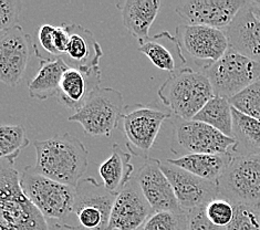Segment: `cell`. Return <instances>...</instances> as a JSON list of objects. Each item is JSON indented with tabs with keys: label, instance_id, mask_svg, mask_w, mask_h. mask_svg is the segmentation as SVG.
<instances>
[{
	"label": "cell",
	"instance_id": "obj_1",
	"mask_svg": "<svg viewBox=\"0 0 260 230\" xmlns=\"http://www.w3.org/2000/svg\"><path fill=\"white\" fill-rule=\"evenodd\" d=\"M37 163L32 170L59 183L76 187L88 169L89 151L69 133L34 143Z\"/></svg>",
	"mask_w": 260,
	"mask_h": 230
},
{
	"label": "cell",
	"instance_id": "obj_2",
	"mask_svg": "<svg viewBox=\"0 0 260 230\" xmlns=\"http://www.w3.org/2000/svg\"><path fill=\"white\" fill-rule=\"evenodd\" d=\"M0 230H51L50 221L24 195L20 173L4 159L0 169Z\"/></svg>",
	"mask_w": 260,
	"mask_h": 230
},
{
	"label": "cell",
	"instance_id": "obj_3",
	"mask_svg": "<svg viewBox=\"0 0 260 230\" xmlns=\"http://www.w3.org/2000/svg\"><path fill=\"white\" fill-rule=\"evenodd\" d=\"M160 102L176 119L193 120L205 104L215 96L213 86L206 74L190 67H184L159 86Z\"/></svg>",
	"mask_w": 260,
	"mask_h": 230
},
{
	"label": "cell",
	"instance_id": "obj_4",
	"mask_svg": "<svg viewBox=\"0 0 260 230\" xmlns=\"http://www.w3.org/2000/svg\"><path fill=\"white\" fill-rule=\"evenodd\" d=\"M21 188L29 201L49 221H62L74 211L76 187L48 178L24 167L20 174Z\"/></svg>",
	"mask_w": 260,
	"mask_h": 230
},
{
	"label": "cell",
	"instance_id": "obj_5",
	"mask_svg": "<svg viewBox=\"0 0 260 230\" xmlns=\"http://www.w3.org/2000/svg\"><path fill=\"white\" fill-rule=\"evenodd\" d=\"M124 103L120 91L99 88L90 93L82 107L68 120L79 123L86 135L109 138L122 119Z\"/></svg>",
	"mask_w": 260,
	"mask_h": 230
},
{
	"label": "cell",
	"instance_id": "obj_6",
	"mask_svg": "<svg viewBox=\"0 0 260 230\" xmlns=\"http://www.w3.org/2000/svg\"><path fill=\"white\" fill-rule=\"evenodd\" d=\"M215 96L231 100L260 80V63L229 48L220 60L205 71Z\"/></svg>",
	"mask_w": 260,
	"mask_h": 230
},
{
	"label": "cell",
	"instance_id": "obj_7",
	"mask_svg": "<svg viewBox=\"0 0 260 230\" xmlns=\"http://www.w3.org/2000/svg\"><path fill=\"white\" fill-rule=\"evenodd\" d=\"M219 197L233 204H260V155L233 153L232 161L218 179Z\"/></svg>",
	"mask_w": 260,
	"mask_h": 230
},
{
	"label": "cell",
	"instance_id": "obj_8",
	"mask_svg": "<svg viewBox=\"0 0 260 230\" xmlns=\"http://www.w3.org/2000/svg\"><path fill=\"white\" fill-rule=\"evenodd\" d=\"M175 37L186 61L190 59L202 71L220 60L229 49L225 30L212 27L179 24Z\"/></svg>",
	"mask_w": 260,
	"mask_h": 230
},
{
	"label": "cell",
	"instance_id": "obj_9",
	"mask_svg": "<svg viewBox=\"0 0 260 230\" xmlns=\"http://www.w3.org/2000/svg\"><path fill=\"white\" fill-rule=\"evenodd\" d=\"M117 194L108 190L93 177L82 178L76 186L73 214L88 230H108Z\"/></svg>",
	"mask_w": 260,
	"mask_h": 230
},
{
	"label": "cell",
	"instance_id": "obj_10",
	"mask_svg": "<svg viewBox=\"0 0 260 230\" xmlns=\"http://www.w3.org/2000/svg\"><path fill=\"white\" fill-rule=\"evenodd\" d=\"M174 133L176 144L186 154H227L237 143L208 124L194 120L176 119Z\"/></svg>",
	"mask_w": 260,
	"mask_h": 230
},
{
	"label": "cell",
	"instance_id": "obj_11",
	"mask_svg": "<svg viewBox=\"0 0 260 230\" xmlns=\"http://www.w3.org/2000/svg\"><path fill=\"white\" fill-rule=\"evenodd\" d=\"M170 116V113L150 105H127L122 114L127 147L132 146L141 153L151 151L164 121Z\"/></svg>",
	"mask_w": 260,
	"mask_h": 230
},
{
	"label": "cell",
	"instance_id": "obj_12",
	"mask_svg": "<svg viewBox=\"0 0 260 230\" xmlns=\"http://www.w3.org/2000/svg\"><path fill=\"white\" fill-rule=\"evenodd\" d=\"M32 39L17 26L0 35V80L6 85L15 86L23 79L31 52Z\"/></svg>",
	"mask_w": 260,
	"mask_h": 230
},
{
	"label": "cell",
	"instance_id": "obj_13",
	"mask_svg": "<svg viewBox=\"0 0 260 230\" xmlns=\"http://www.w3.org/2000/svg\"><path fill=\"white\" fill-rule=\"evenodd\" d=\"M247 3L243 0H188L178 4L175 11L185 24L225 30Z\"/></svg>",
	"mask_w": 260,
	"mask_h": 230
},
{
	"label": "cell",
	"instance_id": "obj_14",
	"mask_svg": "<svg viewBox=\"0 0 260 230\" xmlns=\"http://www.w3.org/2000/svg\"><path fill=\"white\" fill-rule=\"evenodd\" d=\"M162 170L171 182L177 201L183 210L187 211L206 206L219 197L217 183L198 177L170 163H162Z\"/></svg>",
	"mask_w": 260,
	"mask_h": 230
},
{
	"label": "cell",
	"instance_id": "obj_15",
	"mask_svg": "<svg viewBox=\"0 0 260 230\" xmlns=\"http://www.w3.org/2000/svg\"><path fill=\"white\" fill-rule=\"evenodd\" d=\"M154 214L136 178L117 194L108 230H140Z\"/></svg>",
	"mask_w": 260,
	"mask_h": 230
},
{
	"label": "cell",
	"instance_id": "obj_16",
	"mask_svg": "<svg viewBox=\"0 0 260 230\" xmlns=\"http://www.w3.org/2000/svg\"><path fill=\"white\" fill-rule=\"evenodd\" d=\"M135 178L154 213L185 211L179 205L173 186L162 170V161L159 159L147 157Z\"/></svg>",
	"mask_w": 260,
	"mask_h": 230
},
{
	"label": "cell",
	"instance_id": "obj_17",
	"mask_svg": "<svg viewBox=\"0 0 260 230\" xmlns=\"http://www.w3.org/2000/svg\"><path fill=\"white\" fill-rule=\"evenodd\" d=\"M229 48L260 63V20L249 2L225 29Z\"/></svg>",
	"mask_w": 260,
	"mask_h": 230
},
{
	"label": "cell",
	"instance_id": "obj_18",
	"mask_svg": "<svg viewBox=\"0 0 260 230\" xmlns=\"http://www.w3.org/2000/svg\"><path fill=\"white\" fill-rule=\"evenodd\" d=\"M63 24L70 35V40L67 52L61 59L68 67L84 72H90L100 68L99 63L103 51L91 31L74 22H66Z\"/></svg>",
	"mask_w": 260,
	"mask_h": 230
},
{
	"label": "cell",
	"instance_id": "obj_19",
	"mask_svg": "<svg viewBox=\"0 0 260 230\" xmlns=\"http://www.w3.org/2000/svg\"><path fill=\"white\" fill-rule=\"evenodd\" d=\"M100 68L90 72L68 68L60 82L59 102L64 108L78 111L82 107L91 92L100 88Z\"/></svg>",
	"mask_w": 260,
	"mask_h": 230
},
{
	"label": "cell",
	"instance_id": "obj_20",
	"mask_svg": "<svg viewBox=\"0 0 260 230\" xmlns=\"http://www.w3.org/2000/svg\"><path fill=\"white\" fill-rule=\"evenodd\" d=\"M120 9L124 27L140 46L150 39V29L159 12L158 0H123L116 4Z\"/></svg>",
	"mask_w": 260,
	"mask_h": 230
},
{
	"label": "cell",
	"instance_id": "obj_21",
	"mask_svg": "<svg viewBox=\"0 0 260 230\" xmlns=\"http://www.w3.org/2000/svg\"><path fill=\"white\" fill-rule=\"evenodd\" d=\"M139 51L146 55L152 63L162 71L174 73L187 67V61L177 38L166 31L140 46Z\"/></svg>",
	"mask_w": 260,
	"mask_h": 230
},
{
	"label": "cell",
	"instance_id": "obj_22",
	"mask_svg": "<svg viewBox=\"0 0 260 230\" xmlns=\"http://www.w3.org/2000/svg\"><path fill=\"white\" fill-rule=\"evenodd\" d=\"M233 153L227 154H185L167 163L187 171L209 182L217 183L232 161Z\"/></svg>",
	"mask_w": 260,
	"mask_h": 230
},
{
	"label": "cell",
	"instance_id": "obj_23",
	"mask_svg": "<svg viewBox=\"0 0 260 230\" xmlns=\"http://www.w3.org/2000/svg\"><path fill=\"white\" fill-rule=\"evenodd\" d=\"M132 154L123 151L120 145L114 144L110 156L99 167V174L104 187L119 194L132 180L134 166L131 163Z\"/></svg>",
	"mask_w": 260,
	"mask_h": 230
},
{
	"label": "cell",
	"instance_id": "obj_24",
	"mask_svg": "<svg viewBox=\"0 0 260 230\" xmlns=\"http://www.w3.org/2000/svg\"><path fill=\"white\" fill-rule=\"evenodd\" d=\"M68 64L61 58H50L40 62L38 73L28 83L29 94L36 100L45 101L59 93L60 82Z\"/></svg>",
	"mask_w": 260,
	"mask_h": 230
},
{
	"label": "cell",
	"instance_id": "obj_25",
	"mask_svg": "<svg viewBox=\"0 0 260 230\" xmlns=\"http://www.w3.org/2000/svg\"><path fill=\"white\" fill-rule=\"evenodd\" d=\"M234 139L236 145L232 153L238 155H260V121L233 108Z\"/></svg>",
	"mask_w": 260,
	"mask_h": 230
},
{
	"label": "cell",
	"instance_id": "obj_26",
	"mask_svg": "<svg viewBox=\"0 0 260 230\" xmlns=\"http://www.w3.org/2000/svg\"><path fill=\"white\" fill-rule=\"evenodd\" d=\"M193 120L208 124L222 134L234 138L233 107L227 98L220 96L210 98Z\"/></svg>",
	"mask_w": 260,
	"mask_h": 230
},
{
	"label": "cell",
	"instance_id": "obj_27",
	"mask_svg": "<svg viewBox=\"0 0 260 230\" xmlns=\"http://www.w3.org/2000/svg\"><path fill=\"white\" fill-rule=\"evenodd\" d=\"M26 130L21 125H2L0 127V157L15 164L23 148L29 145Z\"/></svg>",
	"mask_w": 260,
	"mask_h": 230
},
{
	"label": "cell",
	"instance_id": "obj_28",
	"mask_svg": "<svg viewBox=\"0 0 260 230\" xmlns=\"http://www.w3.org/2000/svg\"><path fill=\"white\" fill-rule=\"evenodd\" d=\"M140 230H188L186 211H156Z\"/></svg>",
	"mask_w": 260,
	"mask_h": 230
},
{
	"label": "cell",
	"instance_id": "obj_29",
	"mask_svg": "<svg viewBox=\"0 0 260 230\" xmlns=\"http://www.w3.org/2000/svg\"><path fill=\"white\" fill-rule=\"evenodd\" d=\"M235 214L226 230H260V204H234Z\"/></svg>",
	"mask_w": 260,
	"mask_h": 230
},
{
	"label": "cell",
	"instance_id": "obj_30",
	"mask_svg": "<svg viewBox=\"0 0 260 230\" xmlns=\"http://www.w3.org/2000/svg\"><path fill=\"white\" fill-rule=\"evenodd\" d=\"M229 102L234 109L260 121V80L232 97Z\"/></svg>",
	"mask_w": 260,
	"mask_h": 230
},
{
	"label": "cell",
	"instance_id": "obj_31",
	"mask_svg": "<svg viewBox=\"0 0 260 230\" xmlns=\"http://www.w3.org/2000/svg\"><path fill=\"white\" fill-rule=\"evenodd\" d=\"M205 213L214 225L226 228L234 218L235 207L233 203L225 198L217 197L206 205Z\"/></svg>",
	"mask_w": 260,
	"mask_h": 230
},
{
	"label": "cell",
	"instance_id": "obj_32",
	"mask_svg": "<svg viewBox=\"0 0 260 230\" xmlns=\"http://www.w3.org/2000/svg\"><path fill=\"white\" fill-rule=\"evenodd\" d=\"M22 2L20 0H0V35L19 26Z\"/></svg>",
	"mask_w": 260,
	"mask_h": 230
},
{
	"label": "cell",
	"instance_id": "obj_33",
	"mask_svg": "<svg viewBox=\"0 0 260 230\" xmlns=\"http://www.w3.org/2000/svg\"><path fill=\"white\" fill-rule=\"evenodd\" d=\"M188 230H226L224 227H218L210 221L205 213V206L198 207L187 211Z\"/></svg>",
	"mask_w": 260,
	"mask_h": 230
},
{
	"label": "cell",
	"instance_id": "obj_34",
	"mask_svg": "<svg viewBox=\"0 0 260 230\" xmlns=\"http://www.w3.org/2000/svg\"><path fill=\"white\" fill-rule=\"evenodd\" d=\"M57 27L52 24H42L38 29V41L41 48L49 55L53 58H58V53L54 48V34Z\"/></svg>",
	"mask_w": 260,
	"mask_h": 230
},
{
	"label": "cell",
	"instance_id": "obj_35",
	"mask_svg": "<svg viewBox=\"0 0 260 230\" xmlns=\"http://www.w3.org/2000/svg\"><path fill=\"white\" fill-rule=\"evenodd\" d=\"M70 35L68 32L64 24L57 27L54 34V48L58 53V58H62L67 52L68 45H69Z\"/></svg>",
	"mask_w": 260,
	"mask_h": 230
},
{
	"label": "cell",
	"instance_id": "obj_36",
	"mask_svg": "<svg viewBox=\"0 0 260 230\" xmlns=\"http://www.w3.org/2000/svg\"><path fill=\"white\" fill-rule=\"evenodd\" d=\"M51 230H88L81 226H70L67 223H61L59 221H50Z\"/></svg>",
	"mask_w": 260,
	"mask_h": 230
},
{
	"label": "cell",
	"instance_id": "obj_37",
	"mask_svg": "<svg viewBox=\"0 0 260 230\" xmlns=\"http://www.w3.org/2000/svg\"><path fill=\"white\" fill-rule=\"evenodd\" d=\"M249 5L251 10L253 11V14H255L260 20V2H249Z\"/></svg>",
	"mask_w": 260,
	"mask_h": 230
}]
</instances>
